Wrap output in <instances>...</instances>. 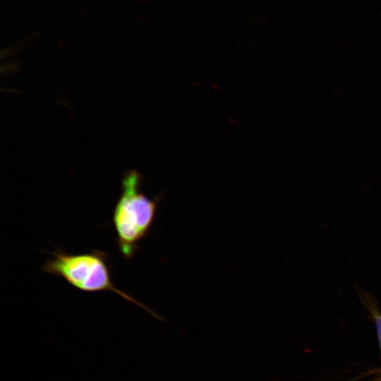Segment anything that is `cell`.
I'll return each mask as SVG.
<instances>
[{
  "instance_id": "3957f363",
  "label": "cell",
  "mask_w": 381,
  "mask_h": 381,
  "mask_svg": "<svg viewBox=\"0 0 381 381\" xmlns=\"http://www.w3.org/2000/svg\"><path fill=\"white\" fill-rule=\"evenodd\" d=\"M358 295L362 303L369 310L374 320L381 352V312L378 308L377 302L368 293L359 291Z\"/></svg>"
},
{
  "instance_id": "6da1fadb",
  "label": "cell",
  "mask_w": 381,
  "mask_h": 381,
  "mask_svg": "<svg viewBox=\"0 0 381 381\" xmlns=\"http://www.w3.org/2000/svg\"><path fill=\"white\" fill-rule=\"evenodd\" d=\"M142 176L135 170L123 174L121 190L114 205L112 222L116 243L126 260L131 259L139 242L149 234L157 210V199L140 190Z\"/></svg>"
},
{
  "instance_id": "7a4b0ae2",
  "label": "cell",
  "mask_w": 381,
  "mask_h": 381,
  "mask_svg": "<svg viewBox=\"0 0 381 381\" xmlns=\"http://www.w3.org/2000/svg\"><path fill=\"white\" fill-rule=\"evenodd\" d=\"M42 266V271L64 279L68 284L85 292L110 291L142 308L159 320L162 318L127 293L119 289L113 283L107 255L93 250L86 253L71 254L62 250L52 253Z\"/></svg>"
}]
</instances>
